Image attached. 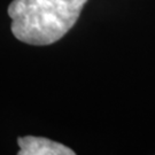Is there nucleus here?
Masks as SVG:
<instances>
[{"label":"nucleus","instance_id":"obj_2","mask_svg":"<svg viewBox=\"0 0 155 155\" xmlns=\"http://www.w3.org/2000/svg\"><path fill=\"white\" fill-rule=\"evenodd\" d=\"M17 144L18 155H75L69 147L43 137H22L17 139Z\"/></svg>","mask_w":155,"mask_h":155},{"label":"nucleus","instance_id":"obj_1","mask_svg":"<svg viewBox=\"0 0 155 155\" xmlns=\"http://www.w3.org/2000/svg\"><path fill=\"white\" fill-rule=\"evenodd\" d=\"M86 1L13 0L8 6L12 32L27 44H53L75 25Z\"/></svg>","mask_w":155,"mask_h":155}]
</instances>
